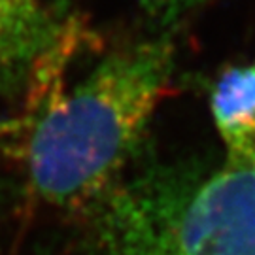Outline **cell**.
Returning a JSON list of instances; mask_svg holds the SVG:
<instances>
[{
	"label": "cell",
	"instance_id": "1",
	"mask_svg": "<svg viewBox=\"0 0 255 255\" xmlns=\"http://www.w3.org/2000/svg\"><path fill=\"white\" fill-rule=\"evenodd\" d=\"M168 42L110 55L36 123L27 147L38 197L78 206L110 191L172 74Z\"/></svg>",
	"mask_w": 255,
	"mask_h": 255
},
{
	"label": "cell",
	"instance_id": "6",
	"mask_svg": "<svg viewBox=\"0 0 255 255\" xmlns=\"http://www.w3.org/2000/svg\"><path fill=\"white\" fill-rule=\"evenodd\" d=\"M227 163L233 164V166H238V168H244V170H248V172H252L255 176V142L240 155L233 157V159H227Z\"/></svg>",
	"mask_w": 255,
	"mask_h": 255
},
{
	"label": "cell",
	"instance_id": "5",
	"mask_svg": "<svg viewBox=\"0 0 255 255\" xmlns=\"http://www.w3.org/2000/svg\"><path fill=\"white\" fill-rule=\"evenodd\" d=\"M142 2L151 15L170 21V19L180 17L182 13H185L201 0H142Z\"/></svg>",
	"mask_w": 255,
	"mask_h": 255
},
{
	"label": "cell",
	"instance_id": "4",
	"mask_svg": "<svg viewBox=\"0 0 255 255\" xmlns=\"http://www.w3.org/2000/svg\"><path fill=\"white\" fill-rule=\"evenodd\" d=\"M210 106L227 159L252 146L255 142V63L223 72L214 85Z\"/></svg>",
	"mask_w": 255,
	"mask_h": 255
},
{
	"label": "cell",
	"instance_id": "2",
	"mask_svg": "<svg viewBox=\"0 0 255 255\" xmlns=\"http://www.w3.org/2000/svg\"><path fill=\"white\" fill-rule=\"evenodd\" d=\"M85 255H255V176L225 163L112 187Z\"/></svg>",
	"mask_w": 255,
	"mask_h": 255
},
{
	"label": "cell",
	"instance_id": "3",
	"mask_svg": "<svg viewBox=\"0 0 255 255\" xmlns=\"http://www.w3.org/2000/svg\"><path fill=\"white\" fill-rule=\"evenodd\" d=\"M53 36V23L40 0H0V76L30 66Z\"/></svg>",
	"mask_w": 255,
	"mask_h": 255
}]
</instances>
